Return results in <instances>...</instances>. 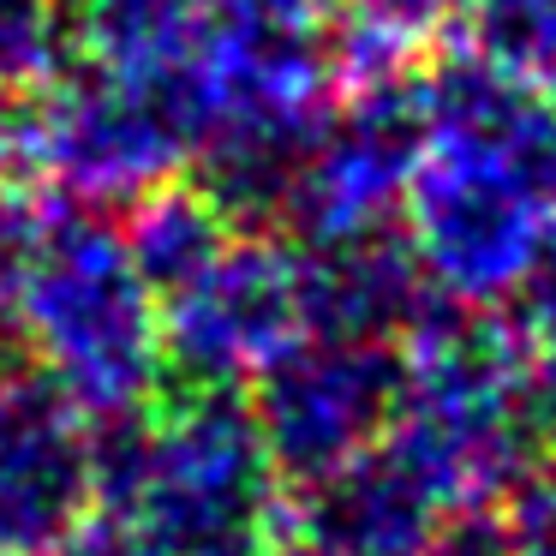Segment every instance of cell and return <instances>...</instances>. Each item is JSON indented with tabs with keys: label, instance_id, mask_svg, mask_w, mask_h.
<instances>
[{
	"label": "cell",
	"instance_id": "cell-23",
	"mask_svg": "<svg viewBox=\"0 0 556 556\" xmlns=\"http://www.w3.org/2000/svg\"><path fill=\"white\" fill-rule=\"evenodd\" d=\"M0 556H7V551H0Z\"/></svg>",
	"mask_w": 556,
	"mask_h": 556
},
{
	"label": "cell",
	"instance_id": "cell-18",
	"mask_svg": "<svg viewBox=\"0 0 556 556\" xmlns=\"http://www.w3.org/2000/svg\"><path fill=\"white\" fill-rule=\"evenodd\" d=\"M515 324H520V336L527 341H556V233H551V245L539 252V264L527 269V281L515 288Z\"/></svg>",
	"mask_w": 556,
	"mask_h": 556
},
{
	"label": "cell",
	"instance_id": "cell-19",
	"mask_svg": "<svg viewBox=\"0 0 556 556\" xmlns=\"http://www.w3.org/2000/svg\"><path fill=\"white\" fill-rule=\"evenodd\" d=\"M527 419L544 448H556V341H527Z\"/></svg>",
	"mask_w": 556,
	"mask_h": 556
},
{
	"label": "cell",
	"instance_id": "cell-8",
	"mask_svg": "<svg viewBox=\"0 0 556 556\" xmlns=\"http://www.w3.org/2000/svg\"><path fill=\"white\" fill-rule=\"evenodd\" d=\"M425 150V102L419 78L359 85L348 102H329L312 144L300 156V174L288 186V222L300 240H348V233L395 228L407 204L413 168Z\"/></svg>",
	"mask_w": 556,
	"mask_h": 556
},
{
	"label": "cell",
	"instance_id": "cell-2",
	"mask_svg": "<svg viewBox=\"0 0 556 556\" xmlns=\"http://www.w3.org/2000/svg\"><path fill=\"white\" fill-rule=\"evenodd\" d=\"M0 329L97 425L168 389L162 305L97 204L0 180Z\"/></svg>",
	"mask_w": 556,
	"mask_h": 556
},
{
	"label": "cell",
	"instance_id": "cell-9",
	"mask_svg": "<svg viewBox=\"0 0 556 556\" xmlns=\"http://www.w3.org/2000/svg\"><path fill=\"white\" fill-rule=\"evenodd\" d=\"M97 508V419L25 365L0 371V551L49 556Z\"/></svg>",
	"mask_w": 556,
	"mask_h": 556
},
{
	"label": "cell",
	"instance_id": "cell-15",
	"mask_svg": "<svg viewBox=\"0 0 556 556\" xmlns=\"http://www.w3.org/2000/svg\"><path fill=\"white\" fill-rule=\"evenodd\" d=\"M73 61L66 0H0V97H30Z\"/></svg>",
	"mask_w": 556,
	"mask_h": 556
},
{
	"label": "cell",
	"instance_id": "cell-5",
	"mask_svg": "<svg viewBox=\"0 0 556 556\" xmlns=\"http://www.w3.org/2000/svg\"><path fill=\"white\" fill-rule=\"evenodd\" d=\"M25 121V174H42L78 204H132L150 186L174 180L192 162L174 109L150 85L66 61L49 85L18 97Z\"/></svg>",
	"mask_w": 556,
	"mask_h": 556
},
{
	"label": "cell",
	"instance_id": "cell-10",
	"mask_svg": "<svg viewBox=\"0 0 556 556\" xmlns=\"http://www.w3.org/2000/svg\"><path fill=\"white\" fill-rule=\"evenodd\" d=\"M448 508L389 443L300 484L288 508L293 544L312 556H437Z\"/></svg>",
	"mask_w": 556,
	"mask_h": 556
},
{
	"label": "cell",
	"instance_id": "cell-11",
	"mask_svg": "<svg viewBox=\"0 0 556 556\" xmlns=\"http://www.w3.org/2000/svg\"><path fill=\"white\" fill-rule=\"evenodd\" d=\"M293 264H300L305 336L401 348V336L431 312V300H443L425 281L407 233L395 228L348 233V240H300Z\"/></svg>",
	"mask_w": 556,
	"mask_h": 556
},
{
	"label": "cell",
	"instance_id": "cell-20",
	"mask_svg": "<svg viewBox=\"0 0 556 556\" xmlns=\"http://www.w3.org/2000/svg\"><path fill=\"white\" fill-rule=\"evenodd\" d=\"M25 174V121H18V97H0V180Z\"/></svg>",
	"mask_w": 556,
	"mask_h": 556
},
{
	"label": "cell",
	"instance_id": "cell-17",
	"mask_svg": "<svg viewBox=\"0 0 556 556\" xmlns=\"http://www.w3.org/2000/svg\"><path fill=\"white\" fill-rule=\"evenodd\" d=\"M49 556H162V551L150 544V532L138 527V520H126L121 508H102L97 503Z\"/></svg>",
	"mask_w": 556,
	"mask_h": 556
},
{
	"label": "cell",
	"instance_id": "cell-14",
	"mask_svg": "<svg viewBox=\"0 0 556 556\" xmlns=\"http://www.w3.org/2000/svg\"><path fill=\"white\" fill-rule=\"evenodd\" d=\"M455 18L467 54L539 90L556 85V0H460Z\"/></svg>",
	"mask_w": 556,
	"mask_h": 556
},
{
	"label": "cell",
	"instance_id": "cell-6",
	"mask_svg": "<svg viewBox=\"0 0 556 556\" xmlns=\"http://www.w3.org/2000/svg\"><path fill=\"white\" fill-rule=\"evenodd\" d=\"M395 401L401 353L389 341L300 336L245 383V407L281 491H300L383 443Z\"/></svg>",
	"mask_w": 556,
	"mask_h": 556
},
{
	"label": "cell",
	"instance_id": "cell-4",
	"mask_svg": "<svg viewBox=\"0 0 556 556\" xmlns=\"http://www.w3.org/2000/svg\"><path fill=\"white\" fill-rule=\"evenodd\" d=\"M276 491L240 389H174L97 425V503L138 520L162 556L269 532Z\"/></svg>",
	"mask_w": 556,
	"mask_h": 556
},
{
	"label": "cell",
	"instance_id": "cell-16",
	"mask_svg": "<svg viewBox=\"0 0 556 556\" xmlns=\"http://www.w3.org/2000/svg\"><path fill=\"white\" fill-rule=\"evenodd\" d=\"M496 556H556V448L532 455L491 503Z\"/></svg>",
	"mask_w": 556,
	"mask_h": 556
},
{
	"label": "cell",
	"instance_id": "cell-22",
	"mask_svg": "<svg viewBox=\"0 0 556 556\" xmlns=\"http://www.w3.org/2000/svg\"><path fill=\"white\" fill-rule=\"evenodd\" d=\"M276 556H312V551H305V544H281Z\"/></svg>",
	"mask_w": 556,
	"mask_h": 556
},
{
	"label": "cell",
	"instance_id": "cell-13",
	"mask_svg": "<svg viewBox=\"0 0 556 556\" xmlns=\"http://www.w3.org/2000/svg\"><path fill=\"white\" fill-rule=\"evenodd\" d=\"M460 0H336L329 13V66L336 85H389L455 25Z\"/></svg>",
	"mask_w": 556,
	"mask_h": 556
},
{
	"label": "cell",
	"instance_id": "cell-3",
	"mask_svg": "<svg viewBox=\"0 0 556 556\" xmlns=\"http://www.w3.org/2000/svg\"><path fill=\"white\" fill-rule=\"evenodd\" d=\"M401 401L383 443L443 496L448 515L491 508L532 460L527 336L503 305L431 300L401 336Z\"/></svg>",
	"mask_w": 556,
	"mask_h": 556
},
{
	"label": "cell",
	"instance_id": "cell-12",
	"mask_svg": "<svg viewBox=\"0 0 556 556\" xmlns=\"http://www.w3.org/2000/svg\"><path fill=\"white\" fill-rule=\"evenodd\" d=\"M121 233H126V252H132L138 276H144L150 293L162 300V293H174L180 281H192L240 228L222 216V204L198 180H180V174H174V180L150 186L144 198L126 204Z\"/></svg>",
	"mask_w": 556,
	"mask_h": 556
},
{
	"label": "cell",
	"instance_id": "cell-7",
	"mask_svg": "<svg viewBox=\"0 0 556 556\" xmlns=\"http://www.w3.org/2000/svg\"><path fill=\"white\" fill-rule=\"evenodd\" d=\"M168 389H240L305 336L293 245L240 228L192 281L162 293Z\"/></svg>",
	"mask_w": 556,
	"mask_h": 556
},
{
	"label": "cell",
	"instance_id": "cell-1",
	"mask_svg": "<svg viewBox=\"0 0 556 556\" xmlns=\"http://www.w3.org/2000/svg\"><path fill=\"white\" fill-rule=\"evenodd\" d=\"M425 150L407 186V245L431 293L508 305L556 233V102L479 54L419 78Z\"/></svg>",
	"mask_w": 556,
	"mask_h": 556
},
{
	"label": "cell",
	"instance_id": "cell-21",
	"mask_svg": "<svg viewBox=\"0 0 556 556\" xmlns=\"http://www.w3.org/2000/svg\"><path fill=\"white\" fill-rule=\"evenodd\" d=\"M180 556H276L269 532H240V539H216V544H198V551H180Z\"/></svg>",
	"mask_w": 556,
	"mask_h": 556
}]
</instances>
